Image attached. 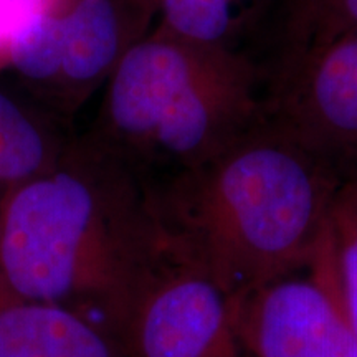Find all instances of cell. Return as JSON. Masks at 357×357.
Returning <instances> with one entry per match:
<instances>
[{"label": "cell", "mask_w": 357, "mask_h": 357, "mask_svg": "<svg viewBox=\"0 0 357 357\" xmlns=\"http://www.w3.org/2000/svg\"><path fill=\"white\" fill-rule=\"evenodd\" d=\"M162 257L149 187L86 136L0 207L8 296L77 311L114 339Z\"/></svg>", "instance_id": "cell-1"}, {"label": "cell", "mask_w": 357, "mask_h": 357, "mask_svg": "<svg viewBox=\"0 0 357 357\" xmlns=\"http://www.w3.org/2000/svg\"><path fill=\"white\" fill-rule=\"evenodd\" d=\"M341 185L266 114L199 166L147 184L164 252L229 298L311 265Z\"/></svg>", "instance_id": "cell-2"}, {"label": "cell", "mask_w": 357, "mask_h": 357, "mask_svg": "<svg viewBox=\"0 0 357 357\" xmlns=\"http://www.w3.org/2000/svg\"><path fill=\"white\" fill-rule=\"evenodd\" d=\"M265 86L255 58L153 26L106 82L86 137L154 184L211 159L260 121Z\"/></svg>", "instance_id": "cell-3"}, {"label": "cell", "mask_w": 357, "mask_h": 357, "mask_svg": "<svg viewBox=\"0 0 357 357\" xmlns=\"http://www.w3.org/2000/svg\"><path fill=\"white\" fill-rule=\"evenodd\" d=\"M158 0H45L8 32L3 63L77 109L153 29Z\"/></svg>", "instance_id": "cell-4"}, {"label": "cell", "mask_w": 357, "mask_h": 357, "mask_svg": "<svg viewBox=\"0 0 357 357\" xmlns=\"http://www.w3.org/2000/svg\"><path fill=\"white\" fill-rule=\"evenodd\" d=\"M265 114L346 182H357V33L265 66Z\"/></svg>", "instance_id": "cell-5"}, {"label": "cell", "mask_w": 357, "mask_h": 357, "mask_svg": "<svg viewBox=\"0 0 357 357\" xmlns=\"http://www.w3.org/2000/svg\"><path fill=\"white\" fill-rule=\"evenodd\" d=\"M230 312L247 357H357L334 280L328 231L311 265L231 296Z\"/></svg>", "instance_id": "cell-6"}, {"label": "cell", "mask_w": 357, "mask_h": 357, "mask_svg": "<svg viewBox=\"0 0 357 357\" xmlns=\"http://www.w3.org/2000/svg\"><path fill=\"white\" fill-rule=\"evenodd\" d=\"M116 341L126 357H247L230 298L166 252L132 300Z\"/></svg>", "instance_id": "cell-7"}, {"label": "cell", "mask_w": 357, "mask_h": 357, "mask_svg": "<svg viewBox=\"0 0 357 357\" xmlns=\"http://www.w3.org/2000/svg\"><path fill=\"white\" fill-rule=\"evenodd\" d=\"M0 357H126L108 329L61 306L2 298Z\"/></svg>", "instance_id": "cell-8"}, {"label": "cell", "mask_w": 357, "mask_h": 357, "mask_svg": "<svg viewBox=\"0 0 357 357\" xmlns=\"http://www.w3.org/2000/svg\"><path fill=\"white\" fill-rule=\"evenodd\" d=\"M283 0H158L155 29L185 42L261 56Z\"/></svg>", "instance_id": "cell-9"}, {"label": "cell", "mask_w": 357, "mask_h": 357, "mask_svg": "<svg viewBox=\"0 0 357 357\" xmlns=\"http://www.w3.org/2000/svg\"><path fill=\"white\" fill-rule=\"evenodd\" d=\"M71 141L0 91V207L17 187L55 167Z\"/></svg>", "instance_id": "cell-10"}, {"label": "cell", "mask_w": 357, "mask_h": 357, "mask_svg": "<svg viewBox=\"0 0 357 357\" xmlns=\"http://www.w3.org/2000/svg\"><path fill=\"white\" fill-rule=\"evenodd\" d=\"M347 33H357V0H283L261 65Z\"/></svg>", "instance_id": "cell-11"}, {"label": "cell", "mask_w": 357, "mask_h": 357, "mask_svg": "<svg viewBox=\"0 0 357 357\" xmlns=\"http://www.w3.org/2000/svg\"><path fill=\"white\" fill-rule=\"evenodd\" d=\"M328 250L342 311L357 342V182L339 187L329 213Z\"/></svg>", "instance_id": "cell-12"}, {"label": "cell", "mask_w": 357, "mask_h": 357, "mask_svg": "<svg viewBox=\"0 0 357 357\" xmlns=\"http://www.w3.org/2000/svg\"><path fill=\"white\" fill-rule=\"evenodd\" d=\"M10 30V12H8L7 0H0V65L3 63V50Z\"/></svg>", "instance_id": "cell-13"}, {"label": "cell", "mask_w": 357, "mask_h": 357, "mask_svg": "<svg viewBox=\"0 0 357 357\" xmlns=\"http://www.w3.org/2000/svg\"><path fill=\"white\" fill-rule=\"evenodd\" d=\"M8 294L6 293V289H3V287H2V281H0V300H2V298H7Z\"/></svg>", "instance_id": "cell-14"}]
</instances>
